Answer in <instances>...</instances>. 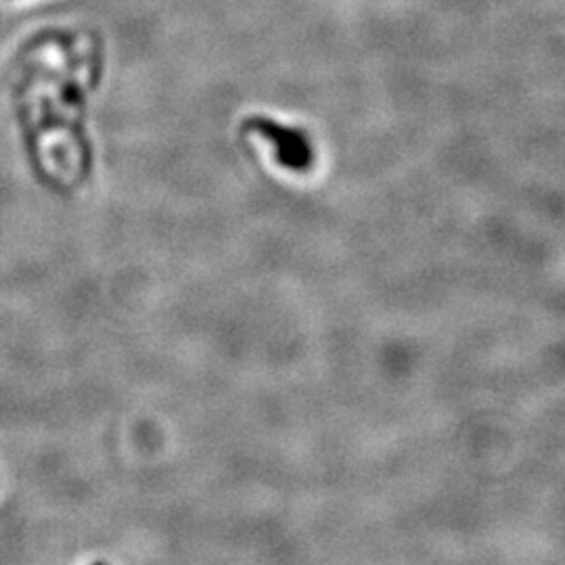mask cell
Masks as SVG:
<instances>
[{"label":"cell","mask_w":565,"mask_h":565,"mask_svg":"<svg viewBox=\"0 0 565 565\" xmlns=\"http://www.w3.org/2000/svg\"><path fill=\"white\" fill-rule=\"evenodd\" d=\"M247 130L262 134L266 141L273 143L277 162L293 172H306L314 162L312 143L306 132L300 128L283 126L268 118H252L247 120Z\"/></svg>","instance_id":"1"}]
</instances>
